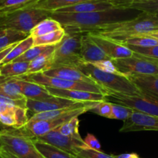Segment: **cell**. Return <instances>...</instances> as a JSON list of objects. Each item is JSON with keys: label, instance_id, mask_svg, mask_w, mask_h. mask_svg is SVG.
<instances>
[{"label": "cell", "instance_id": "cell-53", "mask_svg": "<svg viewBox=\"0 0 158 158\" xmlns=\"http://www.w3.org/2000/svg\"><path fill=\"white\" fill-rule=\"evenodd\" d=\"M78 158H81V157H78Z\"/></svg>", "mask_w": 158, "mask_h": 158}, {"label": "cell", "instance_id": "cell-42", "mask_svg": "<svg viewBox=\"0 0 158 158\" xmlns=\"http://www.w3.org/2000/svg\"><path fill=\"white\" fill-rule=\"evenodd\" d=\"M84 142L89 148L93 149L95 150H101V144H100L98 139L93 134L89 133L85 138Z\"/></svg>", "mask_w": 158, "mask_h": 158}, {"label": "cell", "instance_id": "cell-15", "mask_svg": "<svg viewBox=\"0 0 158 158\" xmlns=\"http://www.w3.org/2000/svg\"><path fill=\"white\" fill-rule=\"evenodd\" d=\"M27 108L11 106L0 113V123L8 128L19 129L28 123Z\"/></svg>", "mask_w": 158, "mask_h": 158}, {"label": "cell", "instance_id": "cell-48", "mask_svg": "<svg viewBox=\"0 0 158 158\" xmlns=\"http://www.w3.org/2000/svg\"><path fill=\"white\" fill-rule=\"evenodd\" d=\"M6 30H0V36H2L3 34H5Z\"/></svg>", "mask_w": 158, "mask_h": 158}, {"label": "cell", "instance_id": "cell-1", "mask_svg": "<svg viewBox=\"0 0 158 158\" xmlns=\"http://www.w3.org/2000/svg\"><path fill=\"white\" fill-rule=\"evenodd\" d=\"M141 11L127 7L91 13H59L52 12L50 17L58 21L65 30L90 33L98 31L108 26L130 20L137 16Z\"/></svg>", "mask_w": 158, "mask_h": 158}, {"label": "cell", "instance_id": "cell-30", "mask_svg": "<svg viewBox=\"0 0 158 158\" xmlns=\"http://www.w3.org/2000/svg\"><path fill=\"white\" fill-rule=\"evenodd\" d=\"M65 30L63 28L61 30L51 32L48 34L35 36L33 37V46H40V45L51 46V45L58 44L63 40Z\"/></svg>", "mask_w": 158, "mask_h": 158}, {"label": "cell", "instance_id": "cell-11", "mask_svg": "<svg viewBox=\"0 0 158 158\" xmlns=\"http://www.w3.org/2000/svg\"><path fill=\"white\" fill-rule=\"evenodd\" d=\"M36 139L43 141L46 143L51 144L74 156H77L78 149L89 148L85 143L83 139H77L72 136H65L60 133L57 128Z\"/></svg>", "mask_w": 158, "mask_h": 158}, {"label": "cell", "instance_id": "cell-26", "mask_svg": "<svg viewBox=\"0 0 158 158\" xmlns=\"http://www.w3.org/2000/svg\"><path fill=\"white\" fill-rule=\"evenodd\" d=\"M86 1L89 0H40L35 6L52 13Z\"/></svg>", "mask_w": 158, "mask_h": 158}, {"label": "cell", "instance_id": "cell-6", "mask_svg": "<svg viewBox=\"0 0 158 158\" xmlns=\"http://www.w3.org/2000/svg\"><path fill=\"white\" fill-rule=\"evenodd\" d=\"M0 141L3 149L18 158H44L35 147L33 139L22 134L18 129L0 130Z\"/></svg>", "mask_w": 158, "mask_h": 158}, {"label": "cell", "instance_id": "cell-19", "mask_svg": "<svg viewBox=\"0 0 158 158\" xmlns=\"http://www.w3.org/2000/svg\"><path fill=\"white\" fill-rule=\"evenodd\" d=\"M43 73L45 75L49 76V77H56L70 80V81L95 84L90 77L85 75L78 68H74V67H58V68H51Z\"/></svg>", "mask_w": 158, "mask_h": 158}, {"label": "cell", "instance_id": "cell-49", "mask_svg": "<svg viewBox=\"0 0 158 158\" xmlns=\"http://www.w3.org/2000/svg\"><path fill=\"white\" fill-rule=\"evenodd\" d=\"M2 149H3V145H2V142H1V141H0V152L2 151Z\"/></svg>", "mask_w": 158, "mask_h": 158}, {"label": "cell", "instance_id": "cell-27", "mask_svg": "<svg viewBox=\"0 0 158 158\" xmlns=\"http://www.w3.org/2000/svg\"><path fill=\"white\" fill-rule=\"evenodd\" d=\"M40 0H0V13H10L35 6Z\"/></svg>", "mask_w": 158, "mask_h": 158}, {"label": "cell", "instance_id": "cell-37", "mask_svg": "<svg viewBox=\"0 0 158 158\" xmlns=\"http://www.w3.org/2000/svg\"><path fill=\"white\" fill-rule=\"evenodd\" d=\"M76 156L81 158H115L114 155L106 154L101 150H95L91 148L78 149Z\"/></svg>", "mask_w": 158, "mask_h": 158}, {"label": "cell", "instance_id": "cell-43", "mask_svg": "<svg viewBox=\"0 0 158 158\" xmlns=\"http://www.w3.org/2000/svg\"><path fill=\"white\" fill-rule=\"evenodd\" d=\"M116 7H128L132 4L139 3V2H147L150 0H108Z\"/></svg>", "mask_w": 158, "mask_h": 158}, {"label": "cell", "instance_id": "cell-21", "mask_svg": "<svg viewBox=\"0 0 158 158\" xmlns=\"http://www.w3.org/2000/svg\"><path fill=\"white\" fill-rule=\"evenodd\" d=\"M127 77L140 91L158 96V74H130Z\"/></svg>", "mask_w": 158, "mask_h": 158}, {"label": "cell", "instance_id": "cell-8", "mask_svg": "<svg viewBox=\"0 0 158 158\" xmlns=\"http://www.w3.org/2000/svg\"><path fill=\"white\" fill-rule=\"evenodd\" d=\"M92 108L82 107L74 109L70 111L68 113L63 115L57 117V118L47 119V120H36V121H28L25 126L21 128H19V131L22 134L28 136L30 138H37L47 134L48 133L58 128L59 127L65 123L68 122L70 119L78 117L81 114L86 112H89Z\"/></svg>", "mask_w": 158, "mask_h": 158}, {"label": "cell", "instance_id": "cell-36", "mask_svg": "<svg viewBox=\"0 0 158 158\" xmlns=\"http://www.w3.org/2000/svg\"><path fill=\"white\" fill-rule=\"evenodd\" d=\"M112 111V103L105 100V101H102L97 103L94 107H92L89 110V112H92L100 116L105 117V118H111Z\"/></svg>", "mask_w": 158, "mask_h": 158}, {"label": "cell", "instance_id": "cell-16", "mask_svg": "<svg viewBox=\"0 0 158 158\" xmlns=\"http://www.w3.org/2000/svg\"><path fill=\"white\" fill-rule=\"evenodd\" d=\"M45 88L54 96L67 98L75 102H102L105 101L106 98V95L104 94L95 93V92L80 90H66V89H54L51 87Z\"/></svg>", "mask_w": 158, "mask_h": 158}, {"label": "cell", "instance_id": "cell-4", "mask_svg": "<svg viewBox=\"0 0 158 158\" xmlns=\"http://www.w3.org/2000/svg\"><path fill=\"white\" fill-rule=\"evenodd\" d=\"M84 34L82 32L65 30L63 40L57 45L53 53L51 68L58 67L77 68L82 63L81 48Z\"/></svg>", "mask_w": 158, "mask_h": 158}, {"label": "cell", "instance_id": "cell-44", "mask_svg": "<svg viewBox=\"0 0 158 158\" xmlns=\"http://www.w3.org/2000/svg\"><path fill=\"white\" fill-rule=\"evenodd\" d=\"M18 43H15L13 44L10 45V46H9L8 48H5L4 50H2V51H0V64H2V60H4V58H5L7 56V54H9V53L10 52V51H12V49H13V48H14L15 46H16V44H17Z\"/></svg>", "mask_w": 158, "mask_h": 158}, {"label": "cell", "instance_id": "cell-35", "mask_svg": "<svg viewBox=\"0 0 158 158\" xmlns=\"http://www.w3.org/2000/svg\"><path fill=\"white\" fill-rule=\"evenodd\" d=\"M112 103V116L111 118L113 119H118V120H126L132 115L134 110L127 106H122V105Z\"/></svg>", "mask_w": 158, "mask_h": 158}, {"label": "cell", "instance_id": "cell-31", "mask_svg": "<svg viewBox=\"0 0 158 158\" xmlns=\"http://www.w3.org/2000/svg\"><path fill=\"white\" fill-rule=\"evenodd\" d=\"M28 36H30V33L7 30L5 34L0 36V51L8 48L9 46L13 44L19 43Z\"/></svg>", "mask_w": 158, "mask_h": 158}, {"label": "cell", "instance_id": "cell-45", "mask_svg": "<svg viewBox=\"0 0 158 158\" xmlns=\"http://www.w3.org/2000/svg\"><path fill=\"white\" fill-rule=\"evenodd\" d=\"M115 158H140L136 153H123V154L116 155L115 156Z\"/></svg>", "mask_w": 158, "mask_h": 158}, {"label": "cell", "instance_id": "cell-39", "mask_svg": "<svg viewBox=\"0 0 158 158\" xmlns=\"http://www.w3.org/2000/svg\"><path fill=\"white\" fill-rule=\"evenodd\" d=\"M127 8L134 9L141 12L156 13V10H158V0H150L147 2L132 4Z\"/></svg>", "mask_w": 158, "mask_h": 158}, {"label": "cell", "instance_id": "cell-33", "mask_svg": "<svg viewBox=\"0 0 158 158\" xmlns=\"http://www.w3.org/2000/svg\"><path fill=\"white\" fill-rule=\"evenodd\" d=\"M118 42L123 45H131V46L142 47V48H147V47L158 45L157 40L147 36H132V37L122 40H119Z\"/></svg>", "mask_w": 158, "mask_h": 158}, {"label": "cell", "instance_id": "cell-40", "mask_svg": "<svg viewBox=\"0 0 158 158\" xmlns=\"http://www.w3.org/2000/svg\"><path fill=\"white\" fill-rule=\"evenodd\" d=\"M27 98H23L19 100H13L6 98L3 95H0V113L6 109L11 106H19L22 108H27Z\"/></svg>", "mask_w": 158, "mask_h": 158}, {"label": "cell", "instance_id": "cell-7", "mask_svg": "<svg viewBox=\"0 0 158 158\" xmlns=\"http://www.w3.org/2000/svg\"><path fill=\"white\" fill-rule=\"evenodd\" d=\"M105 100L127 106L135 111L158 116V96L148 92H142L138 95L109 92L106 95Z\"/></svg>", "mask_w": 158, "mask_h": 158}, {"label": "cell", "instance_id": "cell-29", "mask_svg": "<svg viewBox=\"0 0 158 158\" xmlns=\"http://www.w3.org/2000/svg\"><path fill=\"white\" fill-rule=\"evenodd\" d=\"M33 46V37L30 35V36H27V38H25L24 40H21L20 42H19V43L12 49V51L7 54L6 57L4 58L3 60H2L1 65L13 61L15 59H16L17 57H19V56L22 55L23 54H24L26 51H28V50L30 49V48H31Z\"/></svg>", "mask_w": 158, "mask_h": 158}, {"label": "cell", "instance_id": "cell-34", "mask_svg": "<svg viewBox=\"0 0 158 158\" xmlns=\"http://www.w3.org/2000/svg\"><path fill=\"white\" fill-rule=\"evenodd\" d=\"M57 129L60 133L65 135V136H72V137L77 138V139H82L79 133V120L77 117L71 118L68 122L62 124Z\"/></svg>", "mask_w": 158, "mask_h": 158}, {"label": "cell", "instance_id": "cell-51", "mask_svg": "<svg viewBox=\"0 0 158 158\" xmlns=\"http://www.w3.org/2000/svg\"><path fill=\"white\" fill-rule=\"evenodd\" d=\"M0 158H5V157H4V156H2V155L1 154V153H0Z\"/></svg>", "mask_w": 158, "mask_h": 158}, {"label": "cell", "instance_id": "cell-41", "mask_svg": "<svg viewBox=\"0 0 158 158\" xmlns=\"http://www.w3.org/2000/svg\"><path fill=\"white\" fill-rule=\"evenodd\" d=\"M93 64L95 68L101 70V71H106V72L109 73H114V74H121L120 71L117 69L115 65L114 64L112 60H101V61L95 62V63L92 64Z\"/></svg>", "mask_w": 158, "mask_h": 158}, {"label": "cell", "instance_id": "cell-22", "mask_svg": "<svg viewBox=\"0 0 158 158\" xmlns=\"http://www.w3.org/2000/svg\"><path fill=\"white\" fill-rule=\"evenodd\" d=\"M0 95L13 100L26 98L21 93L20 85L17 77H0Z\"/></svg>", "mask_w": 158, "mask_h": 158}, {"label": "cell", "instance_id": "cell-12", "mask_svg": "<svg viewBox=\"0 0 158 158\" xmlns=\"http://www.w3.org/2000/svg\"><path fill=\"white\" fill-rule=\"evenodd\" d=\"M158 131V116L133 111L132 115L123 121L120 133L136 131Z\"/></svg>", "mask_w": 158, "mask_h": 158}, {"label": "cell", "instance_id": "cell-46", "mask_svg": "<svg viewBox=\"0 0 158 158\" xmlns=\"http://www.w3.org/2000/svg\"><path fill=\"white\" fill-rule=\"evenodd\" d=\"M0 153H1V154H2L5 158H18L17 156L13 155V153L9 152L8 150H5V149H2V151L0 152Z\"/></svg>", "mask_w": 158, "mask_h": 158}, {"label": "cell", "instance_id": "cell-14", "mask_svg": "<svg viewBox=\"0 0 158 158\" xmlns=\"http://www.w3.org/2000/svg\"><path fill=\"white\" fill-rule=\"evenodd\" d=\"M81 102H75L67 99V98L54 96L48 99L43 100V101L27 99V109H28V111L33 112V114H36L39 112L66 109V108L77 106Z\"/></svg>", "mask_w": 158, "mask_h": 158}, {"label": "cell", "instance_id": "cell-9", "mask_svg": "<svg viewBox=\"0 0 158 158\" xmlns=\"http://www.w3.org/2000/svg\"><path fill=\"white\" fill-rule=\"evenodd\" d=\"M19 77L27 80L29 81L37 83L40 85L45 86V87L66 89V90L86 91V92L104 94L106 95H107V92L96 84L70 81V80L59 78V77H49V76L45 75L44 73L26 74V75L21 76Z\"/></svg>", "mask_w": 158, "mask_h": 158}, {"label": "cell", "instance_id": "cell-24", "mask_svg": "<svg viewBox=\"0 0 158 158\" xmlns=\"http://www.w3.org/2000/svg\"><path fill=\"white\" fill-rule=\"evenodd\" d=\"M56 49V48H55ZM51 50L40 55L34 60H31L29 65L28 72L27 74H36V73H43L48 70L51 69L52 56L54 50Z\"/></svg>", "mask_w": 158, "mask_h": 158}, {"label": "cell", "instance_id": "cell-28", "mask_svg": "<svg viewBox=\"0 0 158 158\" xmlns=\"http://www.w3.org/2000/svg\"><path fill=\"white\" fill-rule=\"evenodd\" d=\"M63 29L61 24L56 19L48 17L40 22L33 30L30 31V35L33 37L42 36L48 33Z\"/></svg>", "mask_w": 158, "mask_h": 158}, {"label": "cell", "instance_id": "cell-47", "mask_svg": "<svg viewBox=\"0 0 158 158\" xmlns=\"http://www.w3.org/2000/svg\"><path fill=\"white\" fill-rule=\"evenodd\" d=\"M142 36H150V37L153 38L156 40L158 41V30L157 31H154V32H150V33H147V34L142 35Z\"/></svg>", "mask_w": 158, "mask_h": 158}, {"label": "cell", "instance_id": "cell-2", "mask_svg": "<svg viewBox=\"0 0 158 158\" xmlns=\"http://www.w3.org/2000/svg\"><path fill=\"white\" fill-rule=\"evenodd\" d=\"M158 30V13L141 12L130 20L108 26L102 30L90 32L104 37L119 41L132 36H142Z\"/></svg>", "mask_w": 158, "mask_h": 158}, {"label": "cell", "instance_id": "cell-25", "mask_svg": "<svg viewBox=\"0 0 158 158\" xmlns=\"http://www.w3.org/2000/svg\"><path fill=\"white\" fill-rule=\"evenodd\" d=\"M30 62L13 61L1 65L2 77H17L26 75L28 72Z\"/></svg>", "mask_w": 158, "mask_h": 158}, {"label": "cell", "instance_id": "cell-5", "mask_svg": "<svg viewBox=\"0 0 158 158\" xmlns=\"http://www.w3.org/2000/svg\"><path fill=\"white\" fill-rule=\"evenodd\" d=\"M50 16L51 12L33 6L6 14L2 25L6 30L30 33L40 22Z\"/></svg>", "mask_w": 158, "mask_h": 158}, {"label": "cell", "instance_id": "cell-52", "mask_svg": "<svg viewBox=\"0 0 158 158\" xmlns=\"http://www.w3.org/2000/svg\"><path fill=\"white\" fill-rule=\"evenodd\" d=\"M156 13H158V10H156Z\"/></svg>", "mask_w": 158, "mask_h": 158}, {"label": "cell", "instance_id": "cell-50", "mask_svg": "<svg viewBox=\"0 0 158 158\" xmlns=\"http://www.w3.org/2000/svg\"><path fill=\"white\" fill-rule=\"evenodd\" d=\"M2 76V71H1V64H0V77Z\"/></svg>", "mask_w": 158, "mask_h": 158}, {"label": "cell", "instance_id": "cell-17", "mask_svg": "<svg viewBox=\"0 0 158 158\" xmlns=\"http://www.w3.org/2000/svg\"><path fill=\"white\" fill-rule=\"evenodd\" d=\"M81 57L83 62L94 64L101 60H111L107 54L101 49L88 33H85L81 41Z\"/></svg>", "mask_w": 158, "mask_h": 158}, {"label": "cell", "instance_id": "cell-32", "mask_svg": "<svg viewBox=\"0 0 158 158\" xmlns=\"http://www.w3.org/2000/svg\"><path fill=\"white\" fill-rule=\"evenodd\" d=\"M57 45H51V46H46V45H40V46H33L31 48L26 51L24 54L19 56L13 61H27L30 62L34 60L40 55H41L44 53L47 52L51 50H54L57 48ZM13 62V61H12Z\"/></svg>", "mask_w": 158, "mask_h": 158}, {"label": "cell", "instance_id": "cell-3", "mask_svg": "<svg viewBox=\"0 0 158 158\" xmlns=\"http://www.w3.org/2000/svg\"><path fill=\"white\" fill-rule=\"evenodd\" d=\"M92 81L109 92L138 95L142 93L127 76L101 71L90 63L82 62L77 67Z\"/></svg>", "mask_w": 158, "mask_h": 158}, {"label": "cell", "instance_id": "cell-20", "mask_svg": "<svg viewBox=\"0 0 158 158\" xmlns=\"http://www.w3.org/2000/svg\"><path fill=\"white\" fill-rule=\"evenodd\" d=\"M18 78L20 85L21 93L27 99L43 101L54 97V95H51L44 86L29 81L19 77H18Z\"/></svg>", "mask_w": 158, "mask_h": 158}, {"label": "cell", "instance_id": "cell-38", "mask_svg": "<svg viewBox=\"0 0 158 158\" xmlns=\"http://www.w3.org/2000/svg\"><path fill=\"white\" fill-rule=\"evenodd\" d=\"M127 48L134 53L142 54V55L147 56V57H151L158 60V45L152 47H147V48H142V47H136L131 46V45H125Z\"/></svg>", "mask_w": 158, "mask_h": 158}, {"label": "cell", "instance_id": "cell-13", "mask_svg": "<svg viewBox=\"0 0 158 158\" xmlns=\"http://www.w3.org/2000/svg\"><path fill=\"white\" fill-rule=\"evenodd\" d=\"M88 34L107 54L108 57H110L111 60L126 58L133 56V51L132 50L116 40L104 37L93 33H88Z\"/></svg>", "mask_w": 158, "mask_h": 158}, {"label": "cell", "instance_id": "cell-18", "mask_svg": "<svg viewBox=\"0 0 158 158\" xmlns=\"http://www.w3.org/2000/svg\"><path fill=\"white\" fill-rule=\"evenodd\" d=\"M114 8H116V6L108 0H89V1H86V2L71 6L60 9V10L55 12L81 13L102 11V10H111V9Z\"/></svg>", "mask_w": 158, "mask_h": 158}, {"label": "cell", "instance_id": "cell-10", "mask_svg": "<svg viewBox=\"0 0 158 158\" xmlns=\"http://www.w3.org/2000/svg\"><path fill=\"white\" fill-rule=\"evenodd\" d=\"M124 75L158 74V60L133 52V56L112 60Z\"/></svg>", "mask_w": 158, "mask_h": 158}, {"label": "cell", "instance_id": "cell-23", "mask_svg": "<svg viewBox=\"0 0 158 158\" xmlns=\"http://www.w3.org/2000/svg\"><path fill=\"white\" fill-rule=\"evenodd\" d=\"M33 143L38 151L44 158H78L77 156L54 147L51 144L40 141L36 138H33Z\"/></svg>", "mask_w": 158, "mask_h": 158}]
</instances>
